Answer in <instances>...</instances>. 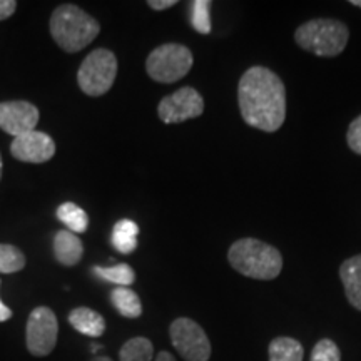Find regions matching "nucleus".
<instances>
[{
	"mask_svg": "<svg viewBox=\"0 0 361 361\" xmlns=\"http://www.w3.org/2000/svg\"><path fill=\"white\" fill-rule=\"evenodd\" d=\"M238 104L245 123L264 133H276L286 119V89L266 67L255 66L241 75Z\"/></svg>",
	"mask_w": 361,
	"mask_h": 361,
	"instance_id": "1",
	"label": "nucleus"
},
{
	"mask_svg": "<svg viewBox=\"0 0 361 361\" xmlns=\"http://www.w3.org/2000/svg\"><path fill=\"white\" fill-rule=\"evenodd\" d=\"M228 261L239 274L261 281L278 278L283 269V256L278 247L255 238H243L233 243L228 251Z\"/></svg>",
	"mask_w": 361,
	"mask_h": 361,
	"instance_id": "2",
	"label": "nucleus"
},
{
	"mask_svg": "<svg viewBox=\"0 0 361 361\" xmlns=\"http://www.w3.org/2000/svg\"><path fill=\"white\" fill-rule=\"evenodd\" d=\"M101 25L87 12L72 4L57 7L51 17V34L66 52H79L97 37Z\"/></svg>",
	"mask_w": 361,
	"mask_h": 361,
	"instance_id": "3",
	"label": "nucleus"
},
{
	"mask_svg": "<svg viewBox=\"0 0 361 361\" xmlns=\"http://www.w3.org/2000/svg\"><path fill=\"white\" fill-rule=\"evenodd\" d=\"M350 30L336 19H313L296 29L295 40L306 52L319 57H336L348 45Z\"/></svg>",
	"mask_w": 361,
	"mask_h": 361,
	"instance_id": "4",
	"label": "nucleus"
},
{
	"mask_svg": "<svg viewBox=\"0 0 361 361\" xmlns=\"http://www.w3.org/2000/svg\"><path fill=\"white\" fill-rule=\"evenodd\" d=\"M192 54L186 45L162 44L149 54L146 71L149 78L156 82L173 84L178 82L191 71Z\"/></svg>",
	"mask_w": 361,
	"mask_h": 361,
	"instance_id": "5",
	"label": "nucleus"
},
{
	"mask_svg": "<svg viewBox=\"0 0 361 361\" xmlns=\"http://www.w3.org/2000/svg\"><path fill=\"white\" fill-rule=\"evenodd\" d=\"M117 74V59L107 49H96L84 59L78 72V82L87 96L99 97L109 92Z\"/></svg>",
	"mask_w": 361,
	"mask_h": 361,
	"instance_id": "6",
	"label": "nucleus"
},
{
	"mask_svg": "<svg viewBox=\"0 0 361 361\" xmlns=\"http://www.w3.org/2000/svg\"><path fill=\"white\" fill-rule=\"evenodd\" d=\"M176 351L186 361H207L211 358V341L206 331L194 319L178 318L169 328Z\"/></svg>",
	"mask_w": 361,
	"mask_h": 361,
	"instance_id": "7",
	"label": "nucleus"
},
{
	"mask_svg": "<svg viewBox=\"0 0 361 361\" xmlns=\"http://www.w3.org/2000/svg\"><path fill=\"white\" fill-rule=\"evenodd\" d=\"M57 316L47 306H39L29 316L25 328L27 350L34 356L51 355L57 345Z\"/></svg>",
	"mask_w": 361,
	"mask_h": 361,
	"instance_id": "8",
	"label": "nucleus"
},
{
	"mask_svg": "<svg viewBox=\"0 0 361 361\" xmlns=\"http://www.w3.org/2000/svg\"><path fill=\"white\" fill-rule=\"evenodd\" d=\"M204 112V101L194 87H180L171 96H166L157 106L159 119L166 124H179L196 119Z\"/></svg>",
	"mask_w": 361,
	"mask_h": 361,
	"instance_id": "9",
	"label": "nucleus"
},
{
	"mask_svg": "<svg viewBox=\"0 0 361 361\" xmlns=\"http://www.w3.org/2000/svg\"><path fill=\"white\" fill-rule=\"evenodd\" d=\"M39 117L37 107L27 101H8L0 104V129L13 137L35 130Z\"/></svg>",
	"mask_w": 361,
	"mask_h": 361,
	"instance_id": "10",
	"label": "nucleus"
},
{
	"mask_svg": "<svg viewBox=\"0 0 361 361\" xmlns=\"http://www.w3.org/2000/svg\"><path fill=\"white\" fill-rule=\"evenodd\" d=\"M11 152L16 159L22 162H40L51 161L56 154V142L52 141L51 135L40 130H30V133L22 134L19 137H13L11 144Z\"/></svg>",
	"mask_w": 361,
	"mask_h": 361,
	"instance_id": "11",
	"label": "nucleus"
},
{
	"mask_svg": "<svg viewBox=\"0 0 361 361\" xmlns=\"http://www.w3.org/2000/svg\"><path fill=\"white\" fill-rule=\"evenodd\" d=\"M340 278L348 303L361 311V255L343 261L340 266Z\"/></svg>",
	"mask_w": 361,
	"mask_h": 361,
	"instance_id": "12",
	"label": "nucleus"
},
{
	"mask_svg": "<svg viewBox=\"0 0 361 361\" xmlns=\"http://www.w3.org/2000/svg\"><path fill=\"white\" fill-rule=\"evenodd\" d=\"M84 246L78 234L71 231H59L54 238V256L61 264L74 266L82 258Z\"/></svg>",
	"mask_w": 361,
	"mask_h": 361,
	"instance_id": "13",
	"label": "nucleus"
},
{
	"mask_svg": "<svg viewBox=\"0 0 361 361\" xmlns=\"http://www.w3.org/2000/svg\"><path fill=\"white\" fill-rule=\"evenodd\" d=\"M69 323L75 331L90 338L102 336L104 331H106V319L102 318V314L90 308H84V306L71 311Z\"/></svg>",
	"mask_w": 361,
	"mask_h": 361,
	"instance_id": "14",
	"label": "nucleus"
},
{
	"mask_svg": "<svg viewBox=\"0 0 361 361\" xmlns=\"http://www.w3.org/2000/svg\"><path fill=\"white\" fill-rule=\"evenodd\" d=\"M139 226L130 219H121L114 224L112 229L111 243L117 251L123 255H130L137 247Z\"/></svg>",
	"mask_w": 361,
	"mask_h": 361,
	"instance_id": "15",
	"label": "nucleus"
},
{
	"mask_svg": "<svg viewBox=\"0 0 361 361\" xmlns=\"http://www.w3.org/2000/svg\"><path fill=\"white\" fill-rule=\"evenodd\" d=\"M269 361H303L305 348L295 338L279 336L269 343Z\"/></svg>",
	"mask_w": 361,
	"mask_h": 361,
	"instance_id": "16",
	"label": "nucleus"
},
{
	"mask_svg": "<svg viewBox=\"0 0 361 361\" xmlns=\"http://www.w3.org/2000/svg\"><path fill=\"white\" fill-rule=\"evenodd\" d=\"M111 303L124 318H139L142 314V303L130 288H114L111 293Z\"/></svg>",
	"mask_w": 361,
	"mask_h": 361,
	"instance_id": "17",
	"label": "nucleus"
},
{
	"mask_svg": "<svg viewBox=\"0 0 361 361\" xmlns=\"http://www.w3.org/2000/svg\"><path fill=\"white\" fill-rule=\"evenodd\" d=\"M57 219L64 223L69 228V231L74 234L85 233L89 228L87 213H85L82 207L74 204V202H64V204L59 206Z\"/></svg>",
	"mask_w": 361,
	"mask_h": 361,
	"instance_id": "18",
	"label": "nucleus"
},
{
	"mask_svg": "<svg viewBox=\"0 0 361 361\" xmlns=\"http://www.w3.org/2000/svg\"><path fill=\"white\" fill-rule=\"evenodd\" d=\"M154 358V346L147 338L137 336L126 341L119 351L121 361H152Z\"/></svg>",
	"mask_w": 361,
	"mask_h": 361,
	"instance_id": "19",
	"label": "nucleus"
},
{
	"mask_svg": "<svg viewBox=\"0 0 361 361\" xmlns=\"http://www.w3.org/2000/svg\"><path fill=\"white\" fill-rule=\"evenodd\" d=\"M94 274H97L99 278L106 279V281L114 283L117 286H123V288H128L135 281L134 269L126 263L114 264L111 266V268H101V266H96V268H94Z\"/></svg>",
	"mask_w": 361,
	"mask_h": 361,
	"instance_id": "20",
	"label": "nucleus"
},
{
	"mask_svg": "<svg viewBox=\"0 0 361 361\" xmlns=\"http://www.w3.org/2000/svg\"><path fill=\"white\" fill-rule=\"evenodd\" d=\"M25 256L19 247L12 245H0V273L12 274L24 269Z\"/></svg>",
	"mask_w": 361,
	"mask_h": 361,
	"instance_id": "21",
	"label": "nucleus"
},
{
	"mask_svg": "<svg viewBox=\"0 0 361 361\" xmlns=\"http://www.w3.org/2000/svg\"><path fill=\"white\" fill-rule=\"evenodd\" d=\"M209 8V0H194V2H191V24L200 34L211 32Z\"/></svg>",
	"mask_w": 361,
	"mask_h": 361,
	"instance_id": "22",
	"label": "nucleus"
},
{
	"mask_svg": "<svg viewBox=\"0 0 361 361\" xmlns=\"http://www.w3.org/2000/svg\"><path fill=\"white\" fill-rule=\"evenodd\" d=\"M310 361H341L340 348L335 341L324 338L314 345Z\"/></svg>",
	"mask_w": 361,
	"mask_h": 361,
	"instance_id": "23",
	"label": "nucleus"
},
{
	"mask_svg": "<svg viewBox=\"0 0 361 361\" xmlns=\"http://www.w3.org/2000/svg\"><path fill=\"white\" fill-rule=\"evenodd\" d=\"M346 142L355 154L361 156V116L351 121L348 133H346Z\"/></svg>",
	"mask_w": 361,
	"mask_h": 361,
	"instance_id": "24",
	"label": "nucleus"
},
{
	"mask_svg": "<svg viewBox=\"0 0 361 361\" xmlns=\"http://www.w3.org/2000/svg\"><path fill=\"white\" fill-rule=\"evenodd\" d=\"M17 2L16 0H0V20H6L8 17H12V13L16 12Z\"/></svg>",
	"mask_w": 361,
	"mask_h": 361,
	"instance_id": "25",
	"label": "nucleus"
},
{
	"mask_svg": "<svg viewBox=\"0 0 361 361\" xmlns=\"http://www.w3.org/2000/svg\"><path fill=\"white\" fill-rule=\"evenodd\" d=\"M176 4H178L176 0H149L147 6L154 11H166V8L174 7Z\"/></svg>",
	"mask_w": 361,
	"mask_h": 361,
	"instance_id": "26",
	"label": "nucleus"
},
{
	"mask_svg": "<svg viewBox=\"0 0 361 361\" xmlns=\"http://www.w3.org/2000/svg\"><path fill=\"white\" fill-rule=\"evenodd\" d=\"M12 310L8 308V306H6L2 303V300H0V323L7 322V319L12 318Z\"/></svg>",
	"mask_w": 361,
	"mask_h": 361,
	"instance_id": "27",
	"label": "nucleus"
},
{
	"mask_svg": "<svg viewBox=\"0 0 361 361\" xmlns=\"http://www.w3.org/2000/svg\"><path fill=\"white\" fill-rule=\"evenodd\" d=\"M154 361H176V358L169 353V351H161V353L156 356Z\"/></svg>",
	"mask_w": 361,
	"mask_h": 361,
	"instance_id": "28",
	"label": "nucleus"
},
{
	"mask_svg": "<svg viewBox=\"0 0 361 361\" xmlns=\"http://www.w3.org/2000/svg\"><path fill=\"white\" fill-rule=\"evenodd\" d=\"M90 361H112L109 356H96V358H92Z\"/></svg>",
	"mask_w": 361,
	"mask_h": 361,
	"instance_id": "29",
	"label": "nucleus"
},
{
	"mask_svg": "<svg viewBox=\"0 0 361 361\" xmlns=\"http://www.w3.org/2000/svg\"><path fill=\"white\" fill-rule=\"evenodd\" d=\"M350 4H351V6H356V7L361 8V0H350Z\"/></svg>",
	"mask_w": 361,
	"mask_h": 361,
	"instance_id": "30",
	"label": "nucleus"
},
{
	"mask_svg": "<svg viewBox=\"0 0 361 361\" xmlns=\"http://www.w3.org/2000/svg\"><path fill=\"white\" fill-rule=\"evenodd\" d=\"M0 178H2V156H0Z\"/></svg>",
	"mask_w": 361,
	"mask_h": 361,
	"instance_id": "31",
	"label": "nucleus"
}]
</instances>
